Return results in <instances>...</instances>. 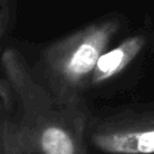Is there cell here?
<instances>
[{
	"instance_id": "3957f363",
	"label": "cell",
	"mask_w": 154,
	"mask_h": 154,
	"mask_svg": "<svg viewBox=\"0 0 154 154\" xmlns=\"http://www.w3.org/2000/svg\"><path fill=\"white\" fill-rule=\"evenodd\" d=\"M146 41L147 38L143 35L130 36L114 48L106 51L96 63L90 78V87L95 88L101 85L125 71V69L142 52Z\"/></svg>"
},
{
	"instance_id": "7a4b0ae2",
	"label": "cell",
	"mask_w": 154,
	"mask_h": 154,
	"mask_svg": "<svg viewBox=\"0 0 154 154\" xmlns=\"http://www.w3.org/2000/svg\"><path fill=\"white\" fill-rule=\"evenodd\" d=\"M93 142L109 154H154V118L105 125L94 132Z\"/></svg>"
},
{
	"instance_id": "6da1fadb",
	"label": "cell",
	"mask_w": 154,
	"mask_h": 154,
	"mask_svg": "<svg viewBox=\"0 0 154 154\" xmlns=\"http://www.w3.org/2000/svg\"><path fill=\"white\" fill-rule=\"evenodd\" d=\"M119 28L120 23L116 18L94 22L42 51L45 81L58 99L77 101L79 93L90 87L96 63Z\"/></svg>"
}]
</instances>
